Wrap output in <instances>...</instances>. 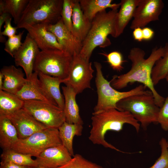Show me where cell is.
Returning <instances> with one entry per match:
<instances>
[{
	"label": "cell",
	"mask_w": 168,
	"mask_h": 168,
	"mask_svg": "<svg viewBox=\"0 0 168 168\" xmlns=\"http://www.w3.org/2000/svg\"><path fill=\"white\" fill-rule=\"evenodd\" d=\"M81 8L86 18L91 22L99 12L107 8L118 9L120 2L112 3V0H79Z\"/></svg>",
	"instance_id": "603a6c76"
},
{
	"label": "cell",
	"mask_w": 168,
	"mask_h": 168,
	"mask_svg": "<svg viewBox=\"0 0 168 168\" xmlns=\"http://www.w3.org/2000/svg\"><path fill=\"white\" fill-rule=\"evenodd\" d=\"M72 58L63 50H41L35 59L33 71L64 80L68 76Z\"/></svg>",
	"instance_id": "52a82bcc"
},
{
	"label": "cell",
	"mask_w": 168,
	"mask_h": 168,
	"mask_svg": "<svg viewBox=\"0 0 168 168\" xmlns=\"http://www.w3.org/2000/svg\"><path fill=\"white\" fill-rule=\"evenodd\" d=\"M118 9L106 10L98 13L91 21V27L82 42L80 53L83 57L89 61L94 50L97 47L105 48L111 43L108 37L109 35L114 37L115 17Z\"/></svg>",
	"instance_id": "3957f363"
},
{
	"label": "cell",
	"mask_w": 168,
	"mask_h": 168,
	"mask_svg": "<svg viewBox=\"0 0 168 168\" xmlns=\"http://www.w3.org/2000/svg\"><path fill=\"white\" fill-rule=\"evenodd\" d=\"M133 35L135 40L139 42H141L143 40L142 28L138 27L134 29Z\"/></svg>",
	"instance_id": "f35d334b"
},
{
	"label": "cell",
	"mask_w": 168,
	"mask_h": 168,
	"mask_svg": "<svg viewBox=\"0 0 168 168\" xmlns=\"http://www.w3.org/2000/svg\"><path fill=\"white\" fill-rule=\"evenodd\" d=\"M40 51L36 43L27 33L21 45L14 54L15 65L22 68L27 78L33 72L35 62Z\"/></svg>",
	"instance_id": "7c38bea8"
},
{
	"label": "cell",
	"mask_w": 168,
	"mask_h": 168,
	"mask_svg": "<svg viewBox=\"0 0 168 168\" xmlns=\"http://www.w3.org/2000/svg\"><path fill=\"white\" fill-rule=\"evenodd\" d=\"M107 58V62L114 70L120 72L124 68L123 63L126 61L123 59L122 54L117 51H113L109 53H105L100 54Z\"/></svg>",
	"instance_id": "4dcf8cb0"
},
{
	"label": "cell",
	"mask_w": 168,
	"mask_h": 168,
	"mask_svg": "<svg viewBox=\"0 0 168 168\" xmlns=\"http://www.w3.org/2000/svg\"><path fill=\"white\" fill-rule=\"evenodd\" d=\"M157 122L163 130L168 131V96L165 98L163 105L160 108Z\"/></svg>",
	"instance_id": "e575fe53"
},
{
	"label": "cell",
	"mask_w": 168,
	"mask_h": 168,
	"mask_svg": "<svg viewBox=\"0 0 168 168\" xmlns=\"http://www.w3.org/2000/svg\"><path fill=\"white\" fill-rule=\"evenodd\" d=\"M62 145L58 128H47L24 139L18 140L12 149L19 152L36 157L46 149Z\"/></svg>",
	"instance_id": "ba28073f"
},
{
	"label": "cell",
	"mask_w": 168,
	"mask_h": 168,
	"mask_svg": "<svg viewBox=\"0 0 168 168\" xmlns=\"http://www.w3.org/2000/svg\"><path fill=\"white\" fill-rule=\"evenodd\" d=\"M91 65V62L82 56L80 53L74 54L68 76L62 80V83L72 88L77 94L86 89L91 88V81L94 71Z\"/></svg>",
	"instance_id": "30bf717a"
},
{
	"label": "cell",
	"mask_w": 168,
	"mask_h": 168,
	"mask_svg": "<svg viewBox=\"0 0 168 168\" xmlns=\"http://www.w3.org/2000/svg\"><path fill=\"white\" fill-rule=\"evenodd\" d=\"M163 48V55L156 62L152 73V80L154 86L165 79L168 73V42L165 44Z\"/></svg>",
	"instance_id": "f1b7e54d"
},
{
	"label": "cell",
	"mask_w": 168,
	"mask_h": 168,
	"mask_svg": "<svg viewBox=\"0 0 168 168\" xmlns=\"http://www.w3.org/2000/svg\"><path fill=\"white\" fill-rule=\"evenodd\" d=\"M165 79L166 80V81H167V82H168V73L167 74V75L166 78H165Z\"/></svg>",
	"instance_id": "b9f144b4"
},
{
	"label": "cell",
	"mask_w": 168,
	"mask_h": 168,
	"mask_svg": "<svg viewBox=\"0 0 168 168\" xmlns=\"http://www.w3.org/2000/svg\"><path fill=\"white\" fill-rule=\"evenodd\" d=\"M143 40L148 41L153 37L154 32L151 28L145 27L142 28Z\"/></svg>",
	"instance_id": "8d00e7d4"
},
{
	"label": "cell",
	"mask_w": 168,
	"mask_h": 168,
	"mask_svg": "<svg viewBox=\"0 0 168 168\" xmlns=\"http://www.w3.org/2000/svg\"><path fill=\"white\" fill-rule=\"evenodd\" d=\"M45 24L47 30L55 35L63 50L72 56L75 54L80 53L82 46V43L68 29L61 18L55 24Z\"/></svg>",
	"instance_id": "9a60e30c"
},
{
	"label": "cell",
	"mask_w": 168,
	"mask_h": 168,
	"mask_svg": "<svg viewBox=\"0 0 168 168\" xmlns=\"http://www.w3.org/2000/svg\"><path fill=\"white\" fill-rule=\"evenodd\" d=\"M96 71L95 83L98 95L97 104L94 109V113L110 109L118 110L116 105L121 100L135 95L144 94L149 90L142 84H140L131 90L121 92L113 87L110 82L107 81L103 76L101 64L94 62Z\"/></svg>",
	"instance_id": "5b68a950"
},
{
	"label": "cell",
	"mask_w": 168,
	"mask_h": 168,
	"mask_svg": "<svg viewBox=\"0 0 168 168\" xmlns=\"http://www.w3.org/2000/svg\"><path fill=\"white\" fill-rule=\"evenodd\" d=\"M32 156L30 155L19 152L11 149L3 150L0 157L1 161L35 168V161Z\"/></svg>",
	"instance_id": "83f0119b"
},
{
	"label": "cell",
	"mask_w": 168,
	"mask_h": 168,
	"mask_svg": "<svg viewBox=\"0 0 168 168\" xmlns=\"http://www.w3.org/2000/svg\"><path fill=\"white\" fill-rule=\"evenodd\" d=\"M12 16L9 17L6 20L4 26V30L0 33V36H7L8 37H11L17 33V26L13 27L11 24Z\"/></svg>",
	"instance_id": "d590c367"
},
{
	"label": "cell",
	"mask_w": 168,
	"mask_h": 168,
	"mask_svg": "<svg viewBox=\"0 0 168 168\" xmlns=\"http://www.w3.org/2000/svg\"><path fill=\"white\" fill-rule=\"evenodd\" d=\"M48 128H58L65 121L63 110L57 105L38 100L24 101L22 108Z\"/></svg>",
	"instance_id": "9c48e42d"
},
{
	"label": "cell",
	"mask_w": 168,
	"mask_h": 168,
	"mask_svg": "<svg viewBox=\"0 0 168 168\" xmlns=\"http://www.w3.org/2000/svg\"><path fill=\"white\" fill-rule=\"evenodd\" d=\"M164 6L162 0H141L134 12L130 29L143 28L150 22L158 20Z\"/></svg>",
	"instance_id": "8fae6325"
},
{
	"label": "cell",
	"mask_w": 168,
	"mask_h": 168,
	"mask_svg": "<svg viewBox=\"0 0 168 168\" xmlns=\"http://www.w3.org/2000/svg\"><path fill=\"white\" fill-rule=\"evenodd\" d=\"M83 125L68 123L65 121L58 128L59 137L62 145L72 156L74 155L73 148V140L75 136L82 135Z\"/></svg>",
	"instance_id": "d4e9b609"
},
{
	"label": "cell",
	"mask_w": 168,
	"mask_h": 168,
	"mask_svg": "<svg viewBox=\"0 0 168 168\" xmlns=\"http://www.w3.org/2000/svg\"><path fill=\"white\" fill-rule=\"evenodd\" d=\"M62 89L64 99L63 110L65 121L71 124L83 125V122L80 115L79 108L76 100L77 93L69 86H63Z\"/></svg>",
	"instance_id": "44dd1931"
},
{
	"label": "cell",
	"mask_w": 168,
	"mask_h": 168,
	"mask_svg": "<svg viewBox=\"0 0 168 168\" xmlns=\"http://www.w3.org/2000/svg\"><path fill=\"white\" fill-rule=\"evenodd\" d=\"M6 116L16 128L19 139L26 138L38 131L48 128L23 108Z\"/></svg>",
	"instance_id": "4fadbf2b"
},
{
	"label": "cell",
	"mask_w": 168,
	"mask_h": 168,
	"mask_svg": "<svg viewBox=\"0 0 168 168\" xmlns=\"http://www.w3.org/2000/svg\"><path fill=\"white\" fill-rule=\"evenodd\" d=\"M118 110L129 112L144 130L151 124H158L157 118L160 108L156 104L152 92L132 95L124 98L117 104Z\"/></svg>",
	"instance_id": "277c9868"
},
{
	"label": "cell",
	"mask_w": 168,
	"mask_h": 168,
	"mask_svg": "<svg viewBox=\"0 0 168 168\" xmlns=\"http://www.w3.org/2000/svg\"><path fill=\"white\" fill-rule=\"evenodd\" d=\"M58 168H104L90 161L80 154H77L67 163Z\"/></svg>",
	"instance_id": "f546056e"
},
{
	"label": "cell",
	"mask_w": 168,
	"mask_h": 168,
	"mask_svg": "<svg viewBox=\"0 0 168 168\" xmlns=\"http://www.w3.org/2000/svg\"><path fill=\"white\" fill-rule=\"evenodd\" d=\"M18 28L26 29L41 50L52 49L63 50L55 35L47 30L45 24H24Z\"/></svg>",
	"instance_id": "2e32d148"
},
{
	"label": "cell",
	"mask_w": 168,
	"mask_h": 168,
	"mask_svg": "<svg viewBox=\"0 0 168 168\" xmlns=\"http://www.w3.org/2000/svg\"><path fill=\"white\" fill-rule=\"evenodd\" d=\"M24 101L16 94L0 91V115L7 116L23 108Z\"/></svg>",
	"instance_id": "484cf974"
},
{
	"label": "cell",
	"mask_w": 168,
	"mask_h": 168,
	"mask_svg": "<svg viewBox=\"0 0 168 168\" xmlns=\"http://www.w3.org/2000/svg\"><path fill=\"white\" fill-rule=\"evenodd\" d=\"M161 154L154 163L148 168H168V147L167 141L163 138L159 142Z\"/></svg>",
	"instance_id": "d6a6232c"
},
{
	"label": "cell",
	"mask_w": 168,
	"mask_h": 168,
	"mask_svg": "<svg viewBox=\"0 0 168 168\" xmlns=\"http://www.w3.org/2000/svg\"><path fill=\"white\" fill-rule=\"evenodd\" d=\"M167 145H168V140L167 141Z\"/></svg>",
	"instance_id": "7bdbcfd3"
},
{
	"label": "cell",
	"mask_w": 168,
	"mask_h": 168,
	"mask_svg": "<svg viewBox=\"0 0 168 168\" xmlns=\"http://www.w3.org/2000/svg\"><path fill=\"white\" fill-rule=\"evenodd\" d=\"M0 168H31L29 167L20 165L11 162L1 161Z\"/></svg>",
	"instance_id": "74e56055"
},
{
	"label": "cell",
	"mask_w": 168,
	"mask_h": 168,
	"mask_svg": "<svg viewBox=\"0 0 168 168\" xmlns=\"http://www.w3.org/2000/svg\"><path fill=\"white\" fill-rule=\"evenodd\" d=\"M72 158L62 145L50 147L36 157L35 168H58L67 163Z\"/></svg>",
	"instance_id": "5bb4252c"
},
{
	"label": "cell",
	"mask_w": 168,
	"mask_h": 168,
	"mask_svg": "<svg viewBox=\"0 0 168 168\" xmlns=\"http://www.w3.org/2000/svg\"><path fill=\"white\" fill-rule=\"evenodd\" d=\"M24 33L23 31L18 34L8 37L5 43L4 50L13 58L15 53L22 44L21 40Z\"/></svg>",
	"instance_id": "836d02e7"
},
{
	"label": "cell",
	"mask_w": 168,
	"mask_h": 168,
	"mask_svg": "<svg viewBox=\"0 0 168 168\" xmlns=\"http://www.w3.org/2000/svg\"><path fill=\"white\" fill-rule=\"evenodd\" d=\"M71 32L74 36L82 43L91 26V22L84 14L79 0H73Z\"/></svg>",
	"instance_id": "ffe728a7"
},
{
	"label": "cell",
	"mask_w": 168,
	"mask_h": 168,
	"mask_svg": "<svg viewBox=\"0 0 168 168\" xmlns=\"http://www.w3.org/2000/svg\"><path fill=\"white\" fill-rule=\"evenodd\" d=\"M3 76L2 90L16 94L22 88L27 81L25 74L21 68L11 65L4 66L1 69Z\"/></svg>",
	"instance_id": "ac0fdd59"
},
{
	"label": "cell",
	"mask_w": 168,
	"mask_h": 168,
	"mask_svg": "<svg viewBox=\"0 0 168 168\" xmlns=\"http://www.w3.org/2000/svg\"><path fill=\"white\" fill-rule=\"evenodd\" d=\"M92 127L89 139L94 144L101 145L123 153H128L117 149L105 140V135L109 130L119 132L125 124H130L139 131L140 125L129 112L110 109L93 113L91 118Z\"/></svg>",
	"instance_id": "7a4b0ae2"
},
{
	"label": "cell",
	"mask_w": 168,
	"mask_h": 168,
	"mask_svg": "<svg viewBox=\"0 0 168 168\" xmlns=\"http://www.w3.org/2000/svg\"><path fill=\"white\" fill-rule=\"evenodd\" d=\"M29 0H0V15L7 13L17 25Z\"/></svg>",
	"instance_id": "4316f807"
},
{
	"label": "cell",
	"mask_w": 168,
	"mask_h": 168,
	"mask_svg": "<svg viewBox=\"0 0 168 168\" xmlns=\"http://www.w3.org/2000/svg\"><path fill=\"white\" fill-rule=\"evenodd\" d=\"M3 83V76L2 74L0 72V91L2 90Z\"/></svg>",
	"instance_id": "60d3db41"
},
{
	"label": "cell",
	"mask_w": 168,
	"mask_h": 168,
	"mask_svg": "<svg viewBox=\"0 0 168 168\" xmlns=\"http://www.w3.org/2000/svg\"><path fill=\"white\" fill-rule=\"evenodd\" d=\"M73 0H63L61 17L68 29L71 31Z\"/></svg>",
	"instance_id": "1f68e13d"
},
{
	"label": "cell",
	"mask_w": 168,
	"mask_h": 168,
	"mask_svg": "<svg viewBox=\"0 0 168 168\" xmlns=\"http://www.w3.org/2000/svg\"><path fill=\"white\" fill-rule=\"evenodd\" d=\"M27 79L22 88L16 94L19 98L24 101H41L57 105L42 88L38 72H34L30 77Z\"/></svg>",
	"instance_id": "e0dca14e"
},
{
	"label": "cell",
	"mask_w": 168,
	"mask_h": 168,
	"mask_svg": "<svg viewBox=\"0 0 168 168\" xmlns=\"http://www.w3.org/2000/svg\"><path fill=\"white\" fill-rule=\"evenodd\" d=\"M63 0H29L16 25L54 24L61 18Z\"/></svg>",
	"instance_id": "8992f818"
},
{
	"label": "cell",
	"mask_w": 168,
	"mask_h": 168,
	"mask_svg": "<svg viewBox=\"0 0 168 168\" xmlns=\"http://www.w3.org/2000/svg\"><path fill=\"white\" fill-rule=\"evenodd\" d=\"M163 54V47H156L146 58L145 52L143 49L138 47L132 48L128 56L131 62L130 69L124 74L114 76L110 81L111 85L116 90H120L129 84L140 82L152 92L156 104L161 107L165 98L156 90L152 80V73L156 62L162 57Z\"/></svg>",
	"instance_id": "6da1fadb"
},
{
	"label": "cell",
	"mask_w": 168,
	"mask_h": 168,
	"mask_svg": "<svg viewBox=\"0 0 168 168\" xmlns=\"http://www.w3.org/2000/svg\"><path fill=\"white\" fill-rule=\"evenodd\" d=\"M38 77L42 88L48 95L56 102L59 107L63 110L64 99L60 89L62 80L41 72H38Z\"/></svg>",
	"instance_id": "7402d4cb"
},
{
	"label": "cell",
	"mask_w": 168,
	"mask_h": 168,
	"mask_svg": "<svg viewBox=\"0 0 168 168\" xmlns=\"http://www.w3.org/2000/svg\"><path fill=\"white\" fill-rule=\"evenodd\" d=\"M18 139L17 130L10 120L0 115V146L3 150L12 149Z\"/></svg>",
	"instance_id": "cb8c5ba5"
},
{
	"label": "cell",
	"mask_w": 168,
	"mask_h": 168,
	"mask_svg": "<svg viewBox=\"0 0 168 168\" xmlns=\"http://www.w3.org/2000/svg\"><path fill=\"white\" fill-rule=\"evenodd\" d=\"M11 16L10 15L7 13H4L0 15V33L1 32V28L4 23H5L7 19Z\"/></svg>",
	"instance_id": "ab89813d"
},
{
	"label": "cell",
	"mask_w": 168,
	"mask_h": 168,
	"mask_svg": "<svg viewBox=\"0 0 168 168\" xmlns=\"http://www.w3.org/2000/svg\"><path fill=\"white\" fill-rule=\"evenodd\" d=\"M140 0H121L120 8L115 19L114 38L119 37L123 33L129 22L133 18L135 9Z\"/></svg>",
	"instance_id": "d6986e66"
}]
</instances>
